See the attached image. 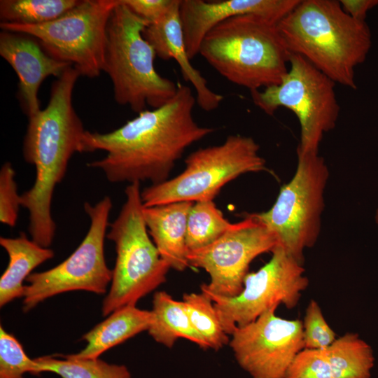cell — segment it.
Masks as SVG:
<instances>
[{
    "mask_svg": "<svg viewBox=\"0 0 378 378\" xmlns=\"http://www.w3.org/2000/svg\"><path fill=\"white\" fill-rule=\"evenodd\" d=\"M63 359L55 356L34 358L38 365L37 374L54 372L62 378H131L124 365L109 364L98 358H76L70 355Z\"/></svg>",
    "mask_w": 378,
    "mask_h": 378,
    "instance_id": "obj_23",
    "label": "cell"
},
{
    "mask_svg": "<svg viewBox=\"0 0 378 378\" xmlns=\"http://www.w3.org/2000/svg\"><path fill=\"white\" fill-rule=\"evenodd\" d=\"M300 0H181L180 17L190 59L199 54L201 43L214 27L230 18L255 14L278 23Z\"/></svg>",
    "mask_w": 378,
    "mask_h": 378,
    "instance_id": "obj_15",
    "label": "cell"
},
{
    "mask_svg": "<svg viewBox=\"0 0 378 378\" xmlns=\"http://www.w3.org/2000/svg\"><path fill=\"white\" fill-rule=\"evenodd\" d=\"M275 312L237 327L230 335L235 360L252 378H285L304 349L302 321L281 318Z\"/></svg>",
    "mask_w": 378,
    "mask_h": 378,
    "instance_id": "obj_14",
    "label": "cell"
},
{
    "mask_svg": "<svg viewBox=\"0 0 378 378\" xmlns=\"http://www.w3.org/2000/svg\"><path fill=\"white\" fill-rule=\"evenodd\" d=\"M196 102L192 89L178 83L176 94L165 104L139 113L116 130H85L83 153H106L88 167L99 169L113 183L148 181L155 185L168 180L186 149L214 132L195 120Z\"/></svg>",
    "mask_w": 378,
    "mask_h": 378,
    "instance_id": "obj_1",
    "label": "cell"
},
{
    "mask_svg": "<svg viewBox=\"0 0 378 378\" xmlns=\"http://www.w3.org/2000/svg\"><path fill=\"white\" fill-rule=\"evenodd\" d=\"M269 261L257 271L248 273L243 289L227 298L207 292L214 302L220 323L230 336L237 327L244 326L280 304L295 307L309 286L303 265L279 246L271 252Z\"/></svg>",
    "mask_w": 378,
    "mask_h": 378,
    "instance_id": "obj_12",
    "label": "cell"
},
{
    "mask_svg": "<svg viewBox=\"0 0 378 378\" xmlns=\"http://www.w3.org/2000/svg\"><path fill=\"white\" fill-rule=\"evenodd\" d=\"M278 245L275 235L257 213L248 215L220 238L203 248L189 251V266L204 270L210 277L201 291L232 298L243 289L252 261Z\"/></svg>",
    "mask_w": 378,
    "mask_h": 378,
    "instance_id": "obj_13",
    "label": "cell"
},
{
    "mask_svg": "<svg viewBox=\"0 0 378 378\" xmlns=\"http://www.w3.org/2000/svg\"><path fill=\"white\" fill-rule=\"evenodd\" d=\"M192 203L178 202L143 208L148 233L161 258L171 269L179 272L189 267L186 227Z\"/></svg>",
    "mask_w": 378,
    "mask_h": 378,
    "instance_id": "obj_19",
    "label": "cell"
},
{
    "mask_svg": "<svg viewBox=\"0 0 378 378\" xmlns=\"http://www.w3.org/2000/svg\"><path fill=\"white\" fill-rule=\"evenodd\" d=\"M199 54L227 80L250 91L279 84L288 71L290 52L277 23L255 14L237 15L214 27Z\"/></svg>",
    "mask_w": 378,
    "mask_h": 378,
    "instance_id": "obj_4",
    "label": "cell"
},
{
    "mask_svg": "<svg viewBox=\"0 0 378 378\" xmlns=\"http://www.w3.org/2000/svg\"><path fill=\"white\" fill-rule=\"evenodd\" d=\"M180 4L181 0H174L164 15L148 25L144 36L156 56L164 60H176L183 78L195 90L197 104L204 111H211L219 106L223 97L209 88L206 80L190 63L181 26Z\"/></svg>",
    "mask_w": 378,
    "mask_h": 378,
    "instance_id": "obj_18",
    "label": "cell"
},
{
    "mask_svg": "<svg viewBox=\"0 0 378 378\" xmlns=\"http://www.w3.org/2000/svg\"><path fill=\"white\" fill-rule=\"evenodd\" d=\"M292 178L280 189L270 209L257 213L275 235L278 246L304 265V253L317 242L330 176L318 153L298 154Z\"/></svg>",
    "mask_w": 378,
    "mask_h": 378,
    "instance_id": "obj_9",
    "label": "cell"
},
{
    "mask_svg": "<svg viewBox=\"0 0 378 378\" xmlns=\"http://www.w3.org/2000/svg\"><path fill=\"white\" fill-rule=\"evenodd\" d=\"M79 76L70 66L56 78L46 108L28 118L23 141L24 161L34 166L36 176L33 186L21 195V206L29 212L31 239L46 248L52 244L56 231L51 213L55 189L73 155L83 153L85 130L72 102Z\"/></svg>",
    "mask_w": 378,
    "mask_h": 378,
    "instance_id": "obj_2",
    "label": "cell"
},
{
    "mask_svg": "<svg viewBox=\"0 0 378 378\" xmlns=\"http://www.w3.org/2000/svg\"><path fill=\"white\" fill-rule=\"evenodd\" d=\"M0 55L18 77V97L28 118L41 110L38 93L43 80L50 76L57 78L71 66L47 53L34 37L6 30L0 32Z\"/></svg>",
    "mask_w": 378,
    "mask_h": 378,
    "instance_id": "obj_16",
    "label": "cell"
},
{
    "mask_svg": "<svg viewBox=\"0 0 378 378\" xmlns=\"http://www.w3.org/2000/svg\"><path fill=\"white\" fill-rule=\"evenodd\" d=\"M112 201L104 197L92 205L85 202L90 218L87 234L78 248L65 260L41 272L31 273L26 279L23 311L29 312L45 300L62 293L85 290L97 294L106 292L113 271L106 262L104 240Z\"/></svg>",
    "mask_w": 378,
    "mask_h": 378,
    "instance_id": "obj_11",
    "label": "cell"
},
{
    "mask_svg": "<svg viewBox=\"0 0 378 378\" xmlns=\"http://www.w3.org/2000/svg\"><path fill=\"white\" fill-rule=\"evenodd\" d=\"M149 24L118 0L107 25L103 71L111 80L115 102L137 113L165 104L178 89L155 68V52L144 36Z\"/></svg>",
    "mask_w": 378,
    "mask_h": 378,
    "instance_id": "obj_5",
    "label": "cell"
},
{
    "mask_svg": "<svg viewBox=\"0 0 378 378\" xmlns=\"http://www.w3.org/2000/svg\"><path fill=\"white\" fill-rule=\"evenodd\" d=\"M233 223L226 220L213 200L192 203L186 227V244L189 251L206 246L224 234Z\"/></svg>",
    "mask_w": 378,
    "mask_h": 378,
    "instance_id": "obj_25",
    "label": "cell"
},
{
    "mask_svg": "<svg viewBox=\"0 0 378 378\" xmlns=\"http://www.w3.org/2000/svg\"><path fill=\"white\" fill-rule=\"evenodd\" d=\"M302 323L304 349H324L331 345L337 335L326 321L318 303L311 300Z\"/></svg>",
    "mask_w": 378,
    "mask_h": 378,
    "instance_id": "obj_28",
    "label": "cell"
},
{
    "mask_svg": "<svg viewBox=\"0 0 378 378\" xmlns=\"http://www.w3.org/2000/svg\"><path fill=\"white\" fill-rule=\"evenodd\" d=\"M21 195L18 193L15 172L10 162L0 169V222L10 227L16 225Z\"/></svg>",
    "mask_w": 378,
    "mask_h": 378,
    "instance_id": "obj_29",
    "label": "cell"
},
{
    "mask_svg": "<svg viewBox=\"0 0 378 378\" xmlns=\"http://www.w3.org/2000/svg\"><path fill=\"white\" fill-rule=\"evenodd\" d=\"M185 163L178 176L141 191L144 206L213 200L225 184L239 176L268 170L258 144L240 134L228 136L220 145L196 150Z\"/></svg>",
    "mask_w": 378,
    "mask_h": 378,
    "instance_id": "obj_7",
    "label": "cell"
},
{
    "mask_svg": "<svg viewBox=\"0 0 378 378\" xmlns=\"http://www.w3.org/2000/svg\"><path fill=\"white\" fill-rule=\"evenodd\" d=\"M290 53L299 55L335 83L356 90L355 69L372 46L365 22L348 15L337 0H300L277 23Z\"/></svg>",
    "mask_w": 378,
    "mask_h": 378,
    "instance_id": "obj_3",
    "label": "cell"
},
{
    "mask_svg": "<svg viewBox=\"0 0 378 378\" xmlns=\"http://www.w3.org/2000/svg\"><path fill=\"white\" fill-rule=\"evenodd\" d=\"M118 0H81L50 22L35 25L1 22V30L36 38L52 57L69 63L80 76L94 78L103 71L107 25Z\"/></svg>",
    "mask_w": 378,
    "mask_h": 378,
    "instance_id": "obj_10",
    "label": "cell"
},
{
    "mask_svg": "<svg viewBox=\"0 0 378 378\" xmlns=\"http://www.w3.org/2000/svg\"><path fill=\"white\" fill-rule=\"evenodd\" d=\"M38 365L24 352L22 344L0 327V378H23L26 372L37 374Z\"/></svg>",
    "mask_w": 378,
    "mask_h": 378,
    "instance_id": "obj_27",
    "label": "cell"
},
{
    "mask_svg": "<svg viewBox=\"0 0 378 378\" xmlns=\"http://www.w3.org/2000/svg\"><path fill=\"white\" fill-rule=\"evenodd\" d=\"M140 183H130L117 218L109 223L106 238L115 244L116 259L108 293L103 300V316L135 306L167 280L171 269L161 258L143 216Z\"/></svg>",
    "mask_w": 378,
    "mask_h": 378,
    "instance_id": "obj_6",
    "label": "cell"
},
{
    "mask_svg": "<svg viewBox=\"0 0 378 378\" xmlns=\"http://www.w3.org/2000/svg\"><path fill=\"white\" fill-rule=\"evenodd\" d=\"M0 245L8 255V266L0 278V307L24 296L23 281L36 267L55 255L49 248L40 246L21 232L15 238L0 237Z\"/></svg>",
    "mask_w": 378,
    "mask_h": 378,
    "instance_id": "obj_21",
    "label": "cell"
},
{
    "mask_svg": "<svg viewBox=\"0 0 378 378\" xmlns=\"http://www.w3.org/2000/svg\"><path fill=\"white\" fill-rule=\"evenodd\" d=\"M374 221H375V223H376V225H377V230H378V204H377V206L376 210H375Z\"/></svg>",
    "mask_w": 378,
    "mask_h": 378,
    "instance_id": "obj_32",
    "label": "cell"
},
{
    "mask_svg": "<svg viewBox=\"0 0 378 378\" xmlns=\"http://www.w3.org/2000/svg\"><path fill=\"white\" fill-rule=\"evenodd\" d=\"M137 16L153 22L164 15L174 0H120Z\"/></svg>",
    "mask_w": 378,
    "mask_h": 378,
    "instance_id": "obj_30",
    "label": "cell"
},
{
    "mask_svg": "<svg viewBox=\"0 0 378 378\" xmlns=\"http://www.w3.org/2000/svg\"><path fill=\"white\" fill-rule=\"evenodd\" d=\"M374 356L371 346L355 332L337 337L324 349H303L285 378H370Z\"/></svg>",
    "mask_w": 378,
    "mask_h": 378,
    "instance_id": "obj_17",
    "label": "cell"
},
{
    "mask_svg": "<svg viewBox=\"0 0 378 378\" xmlns=\"http://www.w3.org/2000/svg\"><path fill=\"white\" fill-rule=\"evenodd\" d=\"M342 9L354 19L365 22L368 13L378 6V0H340Z\"/></svg>",
    "mask_w": 378,
    "mask_h": 378,
    "instance_id": "obj_31",
    "label": "cell"
},
{
    "mask_svg": "<svg viewBox=\"0 0 378 378\" xmlns=\"http://www.w3.org/2000/svg\"><path fill=\"white\" fill-rule=\"evenodd\" d=\"M290 68L278 85L250 91L253 104L269 115L285 107L300 127L297 153H318L324 134L337 124L340 107L335 83L303 57L290 53Z\"/></svg>",
    "mask_w": 378,
    "mask_h": 378,
    "instance_id": "obj_8",
    "label": "cell"
},
{
    "mask_svg": "<svg viewBox=\"0 0 378 378\" xmlns=\"http://www.w3.org/2000/svg\"><path fill=\"white\" fill-rule=\"evenodd\" d=\"M80 0H1V22L35 25L57 19Z\"/></svg>",
    "mask_w": 378,
    "mask_h": 378,
    "instance_id": "obj_24",
    "label": "cell"
},
{
    "mask_svg": "<svg viewBox=\"0 0 378 378\" xmlns=\"http://www.w3.org/2000/svg\"><path fill=\"white\" fill-rule=\"evenodd\" d=\"M190 322L209 349L218 351L229 344V335L225 331L212 300L201 291L185 293L182 300Z\"/></svg>",
    "mask_w": 378,
    "mask_h": 378,
    "instance_id": "obj_26",
    "label": "cell"
},
{
    "mask_svg": "<svg viewBox=\"0 0 378 378\" xmlns=\"http://www.w3.org/2000/svg\"><path fill=\"white\" fill-rule=\"evenodd\" d=\"M152 322L148 329L152 338L172 348L183 338L203 349L209 346L193 328L183 301L175 300L165 291H157L153 298Z\"/></svg>",
    "mask_w": 378,
    "mask_h": 378,
    "instance_id": "obj_22",
    "label": "cell"
},
{
    "mask_svg": "<svg viewBox=\"0 0 378 378\" xmlns=\"http://www.w3.org/2000/svg\"><path fill=\"white\" fill-rule=\"evenodd\" d=\"M109 315L83 336L87 343L85 347L71 356L98 358L109 349L148 330L152 322L151 311L139 309L136 305L120 308Z\"/></svg>",
    "mask_w": 378,
    "mask_h": 378,
    "instance_id": "obj_20",
    "label": "cell"
}]
</instances>
